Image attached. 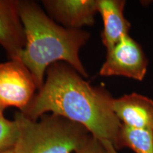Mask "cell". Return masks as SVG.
<instances>
[{
  "label": "cell",
  "instance_id": "11",
  "mask_svg": "<svg viewBox=\"0 0 153 153\" xmlns=\"http://www.w3.org/2000/svg\"><path fill=\"white\" fill-rule=\"evenodd\" d=\"M19 125L16 120L7 119L0 116V153L13 150L19 140Z\"/></svg>",
  "mask_w": 153,
  "mask_h": 153
},
{
  "label": "cell",
  "instance_id": "2",
  "mask_svg": "<svg viewBox=\"0 0 153 153\" xmlns=\"http://www.w3.org/2000/svg\"><path fill=\"white\" fill-rule=\"evenodd\" d=\"M19 11L26 37L19 60L33 75L38 90L44 85L48 68L57 62L70 65L87 77L79 57L80 49L90 37L87 31L60 26L35 1H19Z\"/></svg>",
  "mask_w": 153,
  "mask_h": 153
},
{
  "label": "cell",
  "instance_id": "13",
  "mask_svg": "<svg viewBox=\"0 0 153 153\" xmlns=\"http://www.w3.org/2000/svg\"><path fill=\"white\" fill-rule=\"evenodd\" d=\"M101 142L104 144L105 148L107 151V153H118L117 150L115 148V147L109 141L106 140H101Z\"/></svg>",
  "mask_w": 153,
  "mask_h": 153
},
{
  "label": "cell",
  "instance_id": "5",
  "mask_svg": "<svg viewBox=\"0 0 153 153\" xmlns=\"http://www.w3.org/2000/svg\"><path fill=\"white\" fill-rule=\"evenodd\" d=\"M148 65L142 48L127 35L107 50L106 60L99 74L104 76H122L142 81L147 73Z\"/></svg>",
  "mask_w": 153,
  "mask_h": 153
},
{
  "label": "cell",
  "instance_id": "3",
  "mask_svg": "<svg viewBox=\"0 0 153 153\" xmlns=\"http://www.w3.org/2000/svg\"><path fill=\"white\" fill-rule=\"evenodd\" d=\"M20 133L14 153H72L83 146L91 135L86 128L51 114L33 120L22 112L15 114Z\"/></svg>",
  "mask_w": 153,
  "mask_h": 153
},
{
  "label": "cell",
  "instance_id": "14",
  "mask_svg": "<svg viewBox=\"0 0 153 153\" xmlns=\"http://www.w3.org/2000/svg\"><path fill=\"white\" fill-rule=\"evenodd\" d=\"M5 108H4L3 107H1V106H0V116H3V113H4V110Z\"/></svg>",
  "mask_w": 153,
  "mask_h": 153
},
{
  "label": "cell",
  "instance_id": "1",
  "mask_svg": "<svg viewBox=\"0 0 153 153\" xmlns=\"http://www.w3.org/2000/svg\"><path fill=\"white\" fill-rule=\"evenodd\" d=\"M41 89L23 111L38 120L47 112L83 126L93 137L109 141L117 150L123 124L113 110L114 99L106 89L85 81L76 70L63 62L49 66Z\"/></svg>",
  "mask_w": 153,
  "mask_h": 153
},
{
  "label": "cell",
  "instance_id": "7",
  "mask_svg": "<svg viewBox=\"0 0 153 153\" xmlns=\"http://www.w3.org/2000/svg\"><path fill=\"white\" fill-rule=\"evenodd\" d=\"M26 43L19 1L0 0V45L10 60H19Z\"/></svg>",
  "mask_w": 153,
  "mask_h": 153
},
{
  "label": "cell",
  "instance_id": "6",
  "mask_svg": "<svg viewBox=\"0 0 153 153\" xmlns=\"http://www.w3.org/2000/svg\"><path fill=\"white\" fill-rule=\"evenodd\" d=\"M48 15L69 29L92 26L98 13V0H44Z\"/></svg>",
  "mask_w": 153,
  "mask_h": 153
},
{
  "label": "cell",
  "instance_id": "15",
  "mask_svg": "<svg viewBox=\"0 0 153 153\" xmlns=\"http://www.w3.org/2000/svg\"><path fill=\"white\" fill-rule=\"evenodd\" d=\"M4 153H14V149H13V150H11L7 151V152H4Z\"/></svg>",
  "mask_w": 153,
  "mask_h": 153
},
{
  "label": "cell",
  "instance_id": "9",
  "mask_svg": "<svg viewBox=\"0 0 153 153\" xmlns=\"http://www.w3.org/2000/svg\"><path fill=\"white\" fill-rule=\"evenodd\" d=\"M125 5L123 0H98V13L104 23L101 40L106 51L129 35L131 24L124 16Z\"/></svg>",
  "mask_w": 153,
  "mask_h": 153
},
{
  "label": "cell",
  "instance_id": "12",
  "mask_svg": "<svg viewBox=\"0 0 153 153\" xmlns=\"http://www.w3.org/2000/svg\"><path fill=\"white\" fill-rule=\"evenodd\" d=\"M75 153H107V151L101 140L91 135L87 142Z\"/></svg>",
  "mask_w": 153,
  "mask_h": 153
},
{
  "label": "cell",
  "instance_id": "8",
  "mask_svg": "<svg viewBox=\"0 0 153 153\" xmlns=\"http://www.w3.org/2000/svg\"><path fill=\"white\" fill-rule=\"evenodd\" d=\"M113 110L123 125L153 132V100L137 93L114 99Z\"/></svg>",
  "mask_w": 153,
  "mask_h": 153
},
{
  "label": "cell",
  "instance_id": "4",
  "mask_svg": "<svg viewBox=\"0 0 153 153\" xmlns=\"http://www.w3.org/2000/svg\"><path fill=\"white\" fill-rule=\"evenodd\" d=\"M37 85L29 70L21 60L0 64V106L23 111L35 96Z\"/></svg>",
  "mask_w": 153,
  "mask_h": 153
},
{
  "label": "cell",
  "instance_id": "10",
  "mask_svg": "<svg viewBox=\"0 0 153 153\" xmlns=\"http://www.w3.org/2000/svg\"><path fill=\"white\" fill-rule=\"evenodd\" d=\"M128 148L135 153H153V132L134 129L123 125L117 150Z\"/></svg>",
  "mask_w": 153,
  "mask_h": 153
}]
</instances>
